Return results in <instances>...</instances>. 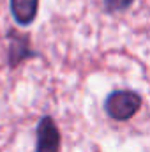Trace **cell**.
<instances>
[{"mask_svg":"<svg viewBox=\"0 0 150 152\" xmlns=\"http://www.w3.org/2000/svg\"><path fill=\"white\" fill-rule=\"evenodd\" d=\"M141 103H143L141 96L134 90H125V88L113 90L104 99V112L113 120L124 122L140 112Z\"/></svg>","mask_w":150,"mask_h":152,"instance_id":"cell-1","label":"cell"},{"mask_svg":"<svg viewBox=\"0 0 150 152\" xmlns=\"http://www.w3.org/2000/svg\"><path fill=\"white\" fill-rule=\"evenodd\" d=\"M36 152H60L62 138L55 120L50 115H44L36 129Z\"/></svg>","mask_w":150,"mask_h":152,"instance_id":"cell-2","label":"cell"},{"mask_svg":"<svg viewBox=\"0 0 150 152\" xmlns=\"http://www.w3.org/2000/svg\"><path fill=\"white\" fill-rule=\"evenodd\" d=\"M9 4H11V14L18 25L28 27L34 23L37 16L39 0H9Z\"/></svg>","mask_w":150,"mask_h":152,"instance_id":"cell-3","label":"cell"},{"mask_svg":"<svg viewBox=\"0 0 150 152\" xmlns=\"http://www.w3.org/2000/svg\"><path fill=\"white\" fill-rule=\"evenodd\" d=\"M9 36H11V41H9V66H11V69H14L18 64H21L27 58L37 57V53L34 50H30L27 37L14 36V32H11Z\"/></svg>","mask_w":150,"mask_h":152,"instance_id":"cell-4","label":"cell"},{"mask_svg":"<svg viewBox=\"0 0 150 152\" xmlns=\"http://www.w3.org/2000/svg\"><path fill=\"white\" fill-rule=\"evenodd\" d=\"M134 0H104L106 12H122L133 5Z\"/></svg>","mask_w":150,"mask_h":152,"instance_id":"cell-5","label":"cell"}]
</instances>
